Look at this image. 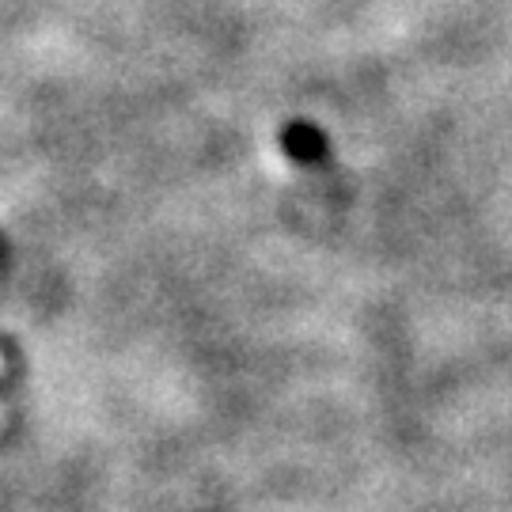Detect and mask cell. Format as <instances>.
<instances>
[{"label": "cell", "mask_w": 512, "mask_h": 512, "mask_svg": "<svg viewBox=\"0 0 512 512\" xmlns=\"http://www.w3.org/2000/svg\"><path fill=\"white\" fill-rule=\"evenodd\" d=\"M289 141H293V152H300V156H315L319 152V137L311 133V129H304V126H296V129H289Z\"/></svg>", "instance_id": "1"}]
</instances>
